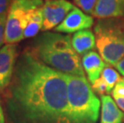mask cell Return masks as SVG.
I'll return each mask as SVG.
<instances>
[{"instance_id": "obj_12", "label": "cell", "mask_w": 124, "mask_h": 123, "mask_svg": "<svg viewBox=\"0 0 124 123\" xmlns=\"http://www.w3.org/2000/svg\"><path fill=\"white\" fill-rule=\"evenodd\" d=\"M71 43L78 55H84L96 46L95 35L89 29L78 31L71 38Z\"/></svg>"}, {"instance_id": "obj_8", "label": "cell", "mask_w": 124, "mask_h": 123, "mask_svg": "<svg viewBox=\"0 0 124 123\" xmlns=\"http://www.w3.org/2000/svg\"><path fill=\"white\" fill-rule=\"evenodd\" d=\"M93 23V18L83 13L82 10L75 7L67 15L65 19L54 30L58 33H76L78 31L89 29L92 27Z\"/></svg>"}, {"instance_id": "obj_18", "label": "cell", "mask_w": 124, "mask_h": 123, "mask_svg": "<svg viewBox=\"0 0 124 123\" xmlns=\"http://www.w3.org/2000/svg\"><path fill=\"white\" fill-rule=\"evenodd\" d=\"M7 14H2L0 16V49L2 44L5 43V31H6Z\"/></svg>"}, {"instance_id": "obj_6", "label": "cell", "mask_w": 124, "mask_h": 123, "mask_svg": "<svg viewBox=\"0 0 124 123\" xmlns=\"http://www.w3.org/2000/svg\"><path fill=\"white\" fill-rule=\"evenodd\" d=\"M75 7L67 0H46L43 6V26L42 30L48 31L54 29Z\"/></svg>"}, {"instance_id": "obj_1", "label": "cell", "mask_w": 124, "mask_h": 123, "mask_svg": "<svg viewBox=\"0 0 124 123\" xmlns=\"http://www.w3.org/2000/svg\"><path fill=\"white\" fill-rule=\"evenodd\" d=\"M5 100L10 123H67L66 74L43 63L30 50L18 56Z\"/></svg>"}, {"instance_id": "obj_16", "label": "cell", "mask_w": 124, "mask_h": 123, "mask_svg": "<svg viewBox=\"0 0 124 123\" xmlns=\"http://www.w3.org/2000/svg\"><path fill=\"white\" fill-rule=\"evenodd\" d=\"M92 90L98 94L103 95L106 93L107 94V86L105 81L100 77L95 81L94 84H92Z\"/></svg>"}, {"instance_id": "obj_15", "label": "cell", "mask_w": 124, "mask_h": 123, "mask_svg": "<svg viewBox=\"0 0 124 123\" xmlns=\"http://www.w3.org/2000/svg\"><path fill=\"white\" fill-rule=\"evenodd\" d=\"M74 1L83 11L87 14H93L98 2V0H74Z\"/></svg>"}, {"instance_id": "obj_20", "label": "cell", "mask_w": 124, "mask_h": 123, "mask_svg": "<svg viewBox=\"0 0 124 123\" xmlns=\"http://www.w3.org/2000/svg\"><path fill=\"white\" fill-rule=\"evenodd\" d=\"M116 105L118 106V108L124 111V98H114Z\"/></svg>"}, {"instance_id": "obj_2", "label": "cell", "mask_w": 124, "mask_h": 123, "mask_svg": "<svg viewBox=\"0 0 124 123\" xmlns=\"http://www.w3.org/2000/svg\"><path fill=\"white\" fill-rule=\"evenodd\" d=\"M30 51L41 62L58 71L85 77L82 62L69 35L44 32L34 39Z\"/></svg>"}, {"instance_id": "obj_22", "label": "cell", "mask_w": 124, "mask_h": 123, "mask_svg": "<svg viewBox=\"0 0 124 123\" xmlns=\"http://www.w3.org/2000/svg\"><path fill=\"white\" fill-rule=\"evenodd\" d=\"M10 1H14V0H10Z\"/></svg>"}, {"instance_id": "obj_3", "label": "cell", "mask_w": 124, "mask_h": 123, "mask_svg": "<svg viewBox=\"0 0 124 123\" xmlns=\"http://www.w3.org/2000/svg\"><path fill=\"white\" fill-rule=\"evenodd\" d=\"M67 80V123H97L100 101L85 77L66 74Z\"/></svg>"}, {"instance_id": "obj_11", "label": "cell", "mask_w": 124, "mask_h": 123, "mask_svg": "<svg viewBox=\"0 0 124 123\" xmlns=\"http://www.w3.org/2000/svg\"><path fill=\"white\" fill-rule=\"evenodd\" d=\"M124 113L118 108L110 95H101L100 123H123Z\"/></svg>"}, {"instance_id": "obj_4", "label": "cell", "mask_w": 124, "mask_h": 123, "mask_svg": "<svg viewBox=\"0 0 124 123\" xmlns=\"http://www.w3.org/2000/svg\"><path fill=\"white\" fill-rule=\"evenodd\" d=\"M94 35L100 56L108 65L115 66L124 58V19H99L94 27Z\"/></svg>"}, {"instance_id": "obj_10", "label": "cell", "mask_w": 124, "mask_h": 123, "mask_svg": "<svg viewBox=\"0 0 124 123\" xmlns=\"http://www.w3.org/2000/svg\"><path fill=\"white\" fill-rule=\"evenodd\" d=\"M82 65L91 84L99 79L102 70L107 66L104 60L95 51H90L84 54L82 58Z\"/></svg>"}, {"instance_id": "obj_9", "label": "cell", "mask_w": 124, "mask_h": 123, "mask_svg": "<svg viewBox=\"0 0 124 123\" xmlns=\"http://www.w3.org/2000/svg\"><path fill=\"white\" fill-rule=\"evenodd\" d=\"M93 16L99 19L124 16V0H98Z\"/></svg>"}, {"instance_id": "obj_13", "label": "cell", "mask_w": 124, "mask_h": 123, "mask_svg": "<svg viewBox=\"0 0 124 123\" xmlns=\"http://www.w3.org/2000/svg\"><path fill=\"white\" fill-rule=\"evenodd\" d=\"M43 26V7L31 12L28 22L23 33V38L35 37L39 32L42 30Z\"/></svg>"}, {"instance_id": "obj_17", "label": "cell", "mask_w": 124, "mask_h": 123, "mask_svg": "<svg viewBox=\"0 0 124 123\" xmlns=\"http://www.w3.org/2000/svg\"><path fill=\"white\" fill-rule=\"evenodd\" d=\"M113 98H124V78H120L112 90Z\"/></svg>"}, {"instance_id": "obj_21", "label": "cell", "mask_w": 124, "mask_h": 123, "mask_svg": "<svg viewBox=\"0 0 124 123\" xmlns=\"http://www.w3.org/2000/svg\"><path fill=\"white\" fill-rule=\"evenodd\" d=\"M115 67L117 68V70L120 72V74L124 76V58L119 62H118Z\"/></svg>"}, {"instance_id": "obj_19", "label": "cell", "mask_w": 124, "mask_h": 123, "mask_svg": "<svg viewBox=\"0 0 124 123\" xmlns=\"http://www.w3.org/2000/svg\"><path fill=\"white\" fill-rule=\"evenodd\" d=\"M10 0H0V16L2 14H7L10 8Z\"/></svg>"}, {"instance_id": "obj_14", "label": "cell", "mask_w": 124, "mask_h": 123, "mask_svg": "<svg viewBox=\"0 0 124 123\" xmlns=\"http://www.w3.org/2000/svg\"><path fill=\"white\" fill-rule=\"evenodd\" d=\"M101 78L105 81L107 86V94H110L120 80V75L115 69L107 66L102 70Z\"/></svg>"}, {"instance_id": "obj_7", "label": "cell", "mask_w": 124, "mask_h": 123, "mask_svg": "<svg viewBox=\"0 0 124 123\" xmlns=\"http://www.w3.org/2000/svg\"><path fill=\"white\" fill-rule=\"evenodd\" d=\"M15 44H6L0 49V94L5 92L12 80L18 58Z\"/></svg>"}, {"instance_id": "obj_5", "label": "cell", "mask_w": 124, "mask_h": 123, "mask_svg": "<svg viewBox=\"0 0 124 123\" xmlns=\"http://www.w3.org/2000/svg\"><path fill=\"white\" fill-rule=\"evenodd\" d=\"M43 0H14L7 14L5 43L15 44L23 40L31 12L43 6Z\"/></svg>"}]
</instances>
